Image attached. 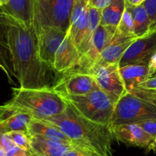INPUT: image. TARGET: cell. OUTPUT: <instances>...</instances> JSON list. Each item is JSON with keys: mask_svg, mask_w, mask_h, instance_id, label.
<instances>
[{"mask_svg": "<svg viewBox=\"0 0 156 156\" xmlns=\"http://www.w3.org/2000/svg\"><path fill=\"white\" fill-rule=\"evenodd\" d=\"M136 39L135 37H121L114 34L111 41L100 55L95 64L103 65L119 63L125 52Z\"/></svg>", "mask_w": 156, "mask_h": 156, "instance_id": "cell-16", "label": "cell"}, {"mask_svg": "<svg viewBox=\"0 0 156 156\" xmlns=\"http://www.w3.org/2000/svg\"><path fill=\"white\" fill-rule=\"evenodd\" d=\"M33 119L30 113H20L0 122V134H7L16 131L28 133V125Z\"/></svg>", "mask_w": 156, "mask_h": 156, "instance_id": "cell-22", "label": "cell"}, {"mask_svg": "<svg viewBox=\"0 0 156 156\" xmlns=\"http://www.w3.org/2000/svg\"><path fill=\"white\" fill-rule=\"evenodd\" d=\"M31 156H35V155H33V154H32V155H31Z\"/></svg>", "mask_w": 156, "mask_h": 156, "instance_id": "cell-43", "label": "cell"}, {"mask_svg": "<svg viewBox=\"0 0 156 156\" xmlns=\"http://www.w3.org/2000/svg\"><path fill=\"white\" fill-rule=\"evenodd\" d=\"M156 54V31L136 38L119 61V67L130 64H148Z\"/></svg>", "mask_w": 156, "mask_h": 156, "instance_id": "cell-11", "label": "cell"}, {"mask_svg": "<svg viewBox=\"0 0 156 156\" xmlns=\"http://www.w3.org/2000/svg\"><path fill=\"white\" fill-rule=\"evenodd\" d=\"M79 59L77 48L73 37L67 31V35L57 50L54 61L53 69L55 72L62 74L70 70Z\"/></svg>", "mask_w": 156, "mask_h": 156, "instance_id": "cell-13", "label": "cell"}, {"mask_svg": "<svg viewBox=\"0 0 156 156\" xmlns=\"http://www.w3.org/2000/svg\"><path fill=\"white\" fill-rule=\"evenodd\" d=\"M28 134L53 142L70 145L74 144L56 126L34 117H33L28 125Z\"/></svg>", "mask_w": 156, "mask_h": 156, "instance_id": "cell-15", "label": "cell"}, {"mask_svg": "<svg viewBox=\"0 0 156 156\" xmlns=\"http://www.w3.org/2000/svg\"><path fill=\"white\" fill-rule=\"evenodd\" d=\"M38 0H8V3L1 6L2 9L25 27L34 22Z\"/></svg>", "mask_w": 156, "mask_h": 156, "instance_id": "cell-14", "label": "cell"}, {"mask_svg": "<svg viewBox=\"0 0 156 156\" xmlns=\"http://www.w3.org/2000/svg\"><path fill=\"white\" fill-rule=\"evenodd\" d=\"M62 98L89 120L101 125H111L115 104L100 88L85 95Z\"/></svg>", "mask_w": 156, "mask_h": 156, "instance_id": "cell-4", "label": "cell"}, {"mask_svg": "<svg viewBox=\"0 0 156 156\" xmlns=\"http://www.w3.org/2000/svg\"><path fill=\"white\" fill-rule=\"evenodd\" d=\"M0 69L5 73L9 81L11 83H15L13 76L16 77L13 70L12 62L11 59L9 46L0 42Z\"/></svg>", "mask_w": 156, "mask_h": 156, "instance_id": "cell-25", "label": "cell"}, {"mask_svg": "<svg viewBox=\"0 0 156 156\" xmlns=\"http://www.w3.org/2000/svg\"><path fill=\"white\" fill-rule=\"evenodd\" d=\"M16 19L5 13L0 6V42L8 46L7 42V34L9 27Z\"/></svg>", "mask_w": 156, "mask_h": 156, "instance_id": "cell-26", "label": "cell"}, {"mask_svg": "<svg viewBox=\"0 0 156 156\" xmlns=\"http://www.w3.org/2000/svg\"><path fill=\"white\" fill-rule=\"evenodd\" d=\"M99 0H87V4L89 7H95Z\"/></svg>", "mask_w": 156, "mask_h": 156, "instance_id": "cell-38", "label": "cell"}, {"mask_svg": "<svg viewBox=\"0 0 156 156\" xmlns=\"http://www.w3.org/2000/svg\"><path fill=\"white\" fill-rule=\"evenodd\" d=\"M8 3V0H0V6L5 5Z\"/></svg>", "mask_w": 156, "mask_h": 156, "instance_id": "cell-40", "label": "cell"}, {"mask_svg": "<svg viewBox=\"0 0 156 156\" xmlns=\"http://www.w3.org/2000/svg\"><path fill=\"white\" fill-rule=\"evenodd\" d=\"M83 1H86V2H87V0H83Z\"/></svg>", "mask_w": 156, "mask_h": 156, "instance_id": "cell-42", "label": "cell"}, {"mask_svg": "<svg viewBox=\"0 0 156 156\" xmlns=\"http://www.w3.org/2000/svg\"><path fill=\"white\" fill-rule=\"evenodd\" d=\"M145 0H126V4L132 5V6H137L142 5Z\"/></svg>", "mask_w": 156, "mask_h": 156, "instance_id": "cell-36", "label": "cell"}, {"mask_svg": "<svg viewBox=\"0 0 156 156\" xmlns=\"http://www.w3.org/2000/svg\"><path fill=\"white\" fill-rule=\"evenodd\" d=\"M115 34L121 37H135L133 19L129 10L126 8L121 20L116 28Z\"/></svg>", "mask_w": 156, "mask_h": 156, "instance_id": "cell-24", "label": "cell"}, {"mask_svg": "<svg viewBox=\"0 0 156 156\" xmlns=\"http://www.w3.org/2000/svg\"><path fill=\"white\" fill-rule=\"evenodd\" d=\"M148 67H149L150 78H151L156 73V54H154V55L151 57L149 62H148Z\"/></svg>", "mask_w": 156, "mask_h": 156, "instance_id": "cell-34", "label": "cell"}, {"mask_svg": "<svg viewBox=\"0 0 156 156\" xmlns=\"http://www.w3.org/2000/svg\"><path fill=\"white\" fill-rule=\"evenodd\" d=\"M126 8L129 10L133 19L134 34L136 38L142 37L151 33L150 19L143 5L132 6L126 4Z\"/></svg>", "mask_w": 156, "mask_h": 156, "instance_id": "cell-21", "label": "cell"}, {"mask_svg": "<svg viewBox=\"0 0 156 156\" xmlns=\"http://www.w3.org/2000/svg\"><path fill=\"white\" fill-rule=\"evenodd\" d=\"M119 72L128 93H130L141 83L150 79L149 67L148 64H127L119 67Z\"/></svg>", "mask_w": 156, "mask_h": 156, "instance_id": "cell-18", "label": "cell"}, {"mask_svg": "<svg viewBox=\"0 0 156 156\" xmlns=\"http://www.w3.org/2000/svg\"><path fill=\"white\" fill-rule=\"evenodd\" d=\"M150 19V31H156V0H145L142 4Z\"/></svg>", "mask_w": 156, "mask_h": 156, "instance_id": "cell-28", "label": "cell"}, {"mask_svg": "<svg viewBox=\"0 0 156 156\" xmlns=\"http://www.w3.org/2000/svg\"><path fill=\"white\" fill-rule=\"evenodd\" d=\"M150 151H153L154 153H156V138H154V139H153L151 145H149L148 148L147 149L146 152H149Z\"/></svg>", "mask_w": 156, "mask_h": 156, "instance_id": "cell-37", "label": "cell"}, {"mask_svg": "<svg viewBox=\"0 0 156 156\" xmlns=\"http://www.w3.org/2000/svg\"><path fill=\"white\" fill-rule=\"evenodd\" d=\"M131 94H136L137 96H140V97H145V98L151 99L153 100L156 101V90H145L142 89L140 87H136L133 90H132Z\"/></svg>", "mask_w": 156, "mask_h": 156, "instance_id": "cell-31", "label": "cell"}, {"mask_svg": "<svg viewBox=\"0 0 156 156\" xmlns=\"http://www.w3.org/2000/svg\"><path fill=\"white\" fill-rule=\"evenodd\" d=\"M32 154L20 147L15 145L14 147L6 151V156H31Z\"/></svg>", "mask_w": 156, "mask_h": 156, "instance_id": "cell-32", "label": "cell"}, {"mask_svg": "<svg viewBox=\"0 0 156 156\" xmlns=\"http://www.w3.org/2000/svg\"><path fill=\"white\" fill-rule=\"evenodd\" d=\"M7 42L15 76L19 80L20 87L25 89L51 87L48 71L53 69L40 58L34 22L27 28L15 21L9 29Z\"/></svg>", "mask_w": 156, "mask_h": 156, "instance_id": "cell-1", "label": "cell"}, {"mask_svg": "<svg viewBox=\"0 0 156 156\" xmlns=\"http://www.w3.org/2000/svg\"><path fill=\"white\" fill-rule=\"evenodd\" d=\"M87 73L94 76L100 89L115 105L128 93L119 72V63L103 65L95 64Z\"/></svg>", "mask_w": 156, "mask_h": 156, "instance_id": "cell-6", "label": "cell"}, {"mask_svg": "<svg viewBox=\"0 0 156 156\" xmlns=\"http://www.w3.org/2000/svg\"><path fill=\"white\" fill-rule=\"evenodd\" d=\"M60 97L82 96L100 88L94 76L89 73L68 72L61 77L51 87Z\"/></svg>", "mask_w": 156, "mask_h": 156, "instance_id": "cell-8", "label": "cell"}, {"mask_svg": "<svg viewBox=\"0 0 156 156\" xmlns=\"http://www.w3.org/2000/svg\"><path fill=\"white\" fill-rule=\"evenodd\" d=\"M115 31L116 30L112 29L109 27L103 26L102 25H99L93 36L89 49L87 51L84 55H82L78 59L77 62L72 68L64 73L79 72V73H87L91 67L97 62L104 48L111 41Z\"/></svg>", "mask_w": 156, "mask_h": 156, "instance_id": "cell-10", "label": "cell"}, {"mask_svg": "<svg viewBox=\"0 0 156 156\" xmlns=\"http://www.w3.org/2000/svg\"><path fill=\"white\" fill-rule=\"evenodd\" d=\"M65 156H100L94 151L80 145H75L70 148Z\"/></svg>", "mask_w": 156, "mask_h": 156, "instance_id": "cell-29", "label": "cell"}, {"mask_svg": "<svg viewBox=\"0 0 156 156\" xmlns=\"http://www.w3.org/2000/svg\"><path fill=\"white\" fill-rule=\"evenodd\" d=\"M73 0H38L35 12L39 22L68 31Z\"/></svg>", "mask_w": 156, "mask_h": 156, "instance_id": "cell-7", "label": "cell"}, {"mask_svg": "<svg viewBox=\"0 0 156 156\" xmlns=\"http://www.w3.org/2000/svg\"><path fill=\"white\" fill-rule=\"evenodd\" d=\"M138 87L145 90H156V77H151L150 79H148L145 82L141 83Z\"/></svg>", "mask_w": 156, "mask_h": 156, "instance_id": "cell-33", "label": "cell"}, {"mask_svg": "<svg viewBox=\"0 0 156 156\" xmlns=\"http://www.w3.org/2000/svg\"><path fill=\"white\" fill-rule=\"evenodd\" d=\"M114 139L119 142L125 144L128 146L139 147L148 148L153 141L147 133H145L138 124H124L111 126Z\"/></svg>", "mask_w": 156, "mask_h": 156, "instance_id": "cell-12", "label": "cell"}, {"mask_svg": "<svg viewBox=\"0 0 156 156\" xmlns=\"http://www.w3.org/2000/svg\"><path fill=\"white\" fill-rule=\"evenodd\" d=\"M153 139L156 138V120H148L137 123Z\"/></svg>", "mask_w": 156, "mask_h": 156, "instance_id": "cell-30", "label": "cell"}, {"mask_svg": "<svg viewBox=\"0 0 156 156\" xmlns=\"http://www.w3.org/2000/svg\"><path fill=\"white\" fill-rule=\"evenodd\" d=\"M126 9V0H114L101 10L100 25L116 30Z\"/></svg>", "mask_w": 156, "mask_h": 156, "instance_id": "cell-19", "label": "cell"}, {"mask_svg": "<svg viewBox=\"0 0 156 156\" xmlns=\"http://www.w3.org/2000/svg\"><path fill=\"white\" fill-rule=\"evenodd\" d=\"M0 156H6V151L0 145Z\"/></svg>", "mask_w": 156, "mask_h": 156, "instance_id": "cell-39", "label": "cell"}, {"mask_svg": "<svg viewBox=\"0 0 156 156\" xmlns=\"http://www.w3.org/2000/svg\"><path fill=\"white\" fill-rule=\"evenodd\" d=\"M88 25V6L85 9L84 11L81 14V16L79 17V19L73 22V24L70 25L68 31L71 36L73 37V41L76 48L79 46V44L83 41L86 34L87 28Z\"/></svg>", "mask_w": 156, "mask_h": 156, "instance_id": "cell-23", "label": "cell"}, {"mask_svg": "<svg viewBox=\"0 0 156 156\" xmlns=\"http://www.w3.org/2000/svg\"><path fill=\"white\" fill-rule=\"evenodd\" d=\"M34 22L37 31V46L40 58L43 62L53 69L55 54L67 32L56 27L41 24L36 19L35 16Z\"/></svg>", "mask_w": 156, "mask_h": 156, "instance_id": "cell-9", "label": "cell"}, {"mask_svg": "<svg viewBox=\"0 0 156 156\" xmlns=\"http://www.w3.org/2000/svg\"><path fill=\"white\" fill-rule=\"evenodd\" d=\"M10 103L31 114L34 118H48L60 115L65 111L67 103L51 87L25 89L13 87Z\"/></svg>", "mask_w": 156, "mask_h": 156, "instance_id": "cell-3", "label": "cell"}, {"mask_svg": "<svg viewBox=\"0 0 156 156\" xmlns=\"http://www.w3.org/2000/svg\"><path fill=\"white\" fill-rule=\"evenodd\" d=\"M12 140L14 142L17 146L26 150L31 153V139L30 136H28V133L22 131H16L12 132V133H7Z\"/></svg>", "mask_w": 156, "mask_h": 156, "instance_id": "cell-27", "label": "cell"}, {"mask_svg": "<svg viewBox=\"0 0 156 156\" xmlns=\"http://www.w3.org/2000/svg\"><path fill=\"white\" fill-rule=\"evenodd\" d=\"M67 104L65 111L60 115L37 119L56 126L75 145L88 148L100 156H112L114 138L110 126L92 122L68 103Z\"/></svg>", "mask_w": 156, "mask_h": 156, "instance_id": "cell-2", "label": "cell"}, {"mask_svg": "<svg viewBox=\"0 0 156 156\" xmlns=\"http://www.w3.org/2000/svg\"><path fill=\"white\" fill-rule=\"evenodd\" d=\"M156 120V101L127 93L115 105L110 126Z\"/></svg>", "mask_w": 156, "mask_h": 156, "instance_id": "cell-5", "label": "cell"}, {"mask_svg": "<svg viewBox=\"0 0 156 156\" xmlns=\"http://www.w3.org/2000/svg\"><path fill=\"white\" fill-rule=\"evenodd\" d=\"M114 0H99V2H97V4L96 5L95 8L98 9L100 10H103V9L106 8V6L109 5L110 3H112Z\"/></svg>", "mask_w": 156, "mask_h": 156, "instance_id": "cell-35", "label": "cell"}, {"mask_svg": "<svg viewBox=\"0 0 156 156\" xmlns=\"http://www.w3.org/2000/svg\"><path fill=\"white\" fill-rule=\"evenodd\" d=\"M101 22V10L95 7L88 6V25L83 41L77 47L79 58L89 49L93 36Z\"/></svg>", "mask_w": 156, "mask_h": 156, "instance_id": "cell-20", "label": "cell"}, {"mask_svg": "<svg viewBox=\"0 0 156 156\" xmlns=\"http://www.w3.org/2000/svg\"><path fill=\"white\" fill-rule=\"evenodd\" d=\"M29 136L31 154L35 156H65L70 148L76 145L53 142L37 136Z\"/></svg>", "mask_w": 156, "mask_h": 156, "instance_id": "cell-17", "label": "cell"}, {"mask_svg": "<svg viewBox=\"0 0 156 156\" xmlns=\"http://www.w3.org/2000/svg\"><path fill=\"white\" fill-rule=\"evenodd\" d=\"M152 77H156V73H155V74H154V76H152Z\"/></svg>", "mask_w": 156, "mask_h": 156, "instance_id": "cell-41", "label": "cell"}]
</instances>
